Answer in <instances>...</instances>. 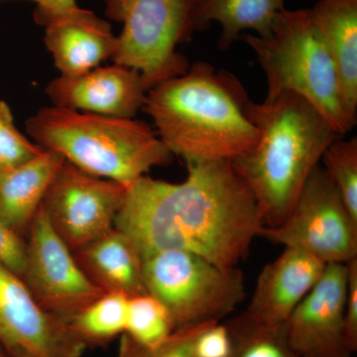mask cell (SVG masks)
<instances>
[{"mask_svg":"<svg viewBox=\"0 0 357 357\" xmlns=\"http://www.w3.org/2000/svg\"><path fill=\"white\" fill-rule=\"evenodd\" d=\"M184 182L141 176L126 188L114 227L141 256L182 250L237 267L263 227L252 192L231 160L188 162Z\"/></svg>","mask_w":357,"mask_h":357,"instance_id":"obj_1","label":"cell"},{"mask_svg":"<svg viewBox=\"0 0 357 357\" xmlns=\"http://www.w3.org/2000/svg\"><path fill=\"white\" fill-rule=\"evenodd\" d=\"M249 102L234 74L198 62L150 89L143 109L171 153L188 163L234 160L250 152L260 131L249 119Z\"/></svg>","mask_w":357,"mask_h":357,"instance_id":"obj_2","label":"cell"},{"mask_svg":"<svg viewBox=\"0 0 357 357\" xmlns=\"http://www.w3.org/2000/svg\"><path fill=\"white\" fill-rule=\"evenodd\" d=\"M248 112L259 139L248 154L231 160L232 165L252 192L263 227H278L326 150L342 136L297 93L262 103L250 100Z\"/></svg>","mask_w":357,"mask_h":357,"instance_id":"obj_3","label":"cell"},{"mask_svg":"<svg viewBox=\"0 0 357 357\" xmlns=\"http://www.w3.org/2000/svg\"><path fill=\"white\" fill-rule=\"evenodd\" d=\"M42 149L60 154L79 170L128 187L174 155L149 124L64 107H43L25 122Z\"/></svg>","mask_w":357,"mask_h":357,"instance_id":"obj_4","label":"cell"},{"mask_svg":"<svg viewBox=\"0 0 357 357\" xmlns=\"http://www.w3.org/2000/svg\"><path fill=\"white\" fill-rule=\"evenodd\" d=\"M241 39L255 52L266 77L264 102L284 93H297L342 137L354 128L345 114L337 70L311 9H282L275 16L270 37L244 33Z\"/></svg>","mask_w":357,"mask_h":357,"instance_id":"obj_5","label":"cell"},{"mask_svg":"<svg viewBox=\"0 0 357 357\" xmlns=\"http://www.w3.org/2000/svg\"><path fill=\"white\" fill-rule=\"evenodd\" d=\"M202 0H105V13L123 25L116 36L114 64L137 70L151 89L182 76L189 60L176 51L199 31Z\"/></svg>","mask_w":357,"mask_h":357,"instance_id":"obj_6","label":"cell"},{"mask_svg":"<svg viewBox=\"0 0 357 357\" xmlns=\"http://www.w3.org/2000/svg\"><path fill=\"white\" fill-rule=\"evenodd\" d=\"M146 293L168 312L175 328L220 321L246 296L243 272L225 269L202 256L164 250L143 257Z\"/></svg>","mask_w":357,"mask_h":357,"instance_id":"obj_7","label":"cell"},{"mask_svg":"<svg viewBox=\"0 0 357 357\" xmlns=\"http://www.w3.org/2000/svg\"><path fill=\"white\" fill-rule=\"evenodd\" d=\"M258 236L300 249L326 264H345L357 257V220L321 164L307 178L286 220L278 227H262Z\"/></svg>","mask_w":357,"mask_h":357,"instance_id":"obj_8","label":"cell"},{"mask_svg":"<svg viewBox=\"0 0 357 357\" xmlns=\"http://www.w3.org/2000/svg\"><path fill=\"white\" fill-rule=\"evenodd\" d=\"M126 185L63 162L52 178L42 208L56 234L74 252L114 229Z\"/></svg>","mask_w":357,"mask_h":357,"instance_id":"obj_9","label":"cell"},{"mask_svg":"<svg viewBox=\"0 0 357 357\" xmlns=\"http://www.w3.org/2000/svg\"><path fill=\"white\" fill-rule=\"evenodd\" d=\"M21 279L45 311L69 321L103 295L40 208L25 237Z\"/></svg>","mask_w":357,"mask_h":357,"instance_id":"obj_10","label":"cell"},{"mask_svg":"<svg viewBox=\"0 0 357 357\" xmlns=\"http://www.w3.org/2000/svg\"><path fill=\"white\" fill-rule=\"evenodd\" d=\"M0 344L10 357H81L69 321L45 311L20 276L0 263Z\"/></svg>","mask_w":357,"mask_h":357,"instance_id":"obj_11","label":"cell"},{"mask_svg":"<svg viewBox=\"0 0 357 357\" xmlns=\"http://www.w3.org/2000/svg\"><path fill=\"white\" fill-rule=\"evenodd\" d=\"M347 269L326 264L318 283L294 310L286 335L300 357H354L344 328Z\"/></svg>","mask_w":357,"mask_h":357,"instance_id":"obj_12","label":"cell"},{"mask_svg":"<svg viewBox=\"0 0 357 357\" xmlns=\"http://www.w3.org/2000/svg\"><path fill=\"white\" fill-rule=\"evenodd\" d=\"M149 86L137 70L114 64L79 76H59L45 93L55 107L119 119H134Z\"/></svg>","mask_w":357,"mask_h":357,"instance_id":"obj_13","label":"cell"},{"mask_svg":"<svg viewBox=\"0 0 357 357\" xmlns=\"http://www.w3.org/2000/svg\"><path fill=\"white\" fill-rule=\"evenodd\" d=\"M34 20L45 29L44 43L61 76H79L114 56L112 25L79 6L67 10L35 8Z\"/></svg>","mask_w":357,"mask_h":357,"instance_id":"obj_14","label":"cell"},{"mask_svg":"<svg viewBox=\"0 0 357 357\" xmlns=\"http://www.w3.org/2000/svg\"><path fill=\"white\" fill-rule=\"evenodd\" d=\"M326 264L300 249L285 248L258 276L244 314L261 325L284 326L294 310L314 287Z\"/></svg>","mask_w":357,"mask_h":357,"instance_id":"obj_15","label":"cell"},{"mask_svg":"<svg viewBox=\"0 0 357 357\" xmlns=\"http://www.w3.org/2000/svg\"><path fill=\"white\" fill-rule=\"evenodd\" d=\"M73 253L86 276L103 293L128 298L147 294L142 256L132 241L115 227Z\"/></svg>","mask_w":357,"mask_h":357,"instance_id":"obj_16","label":"cell"},{"mask_svg":"<svg viewBox=\"0 0 357 357\" xmlns=\"http://www.w3.org/2000/svg\"><path fill=\"white\" fill-rule=\"evenodd\" d=\"M337 70L345 114L357 122V0H319L311 9Z\"/></svg>","mask_w":357,"mask_h":357,"instance_id":"obj_17","label":"cell"},{"mask_svg":"<svg viewBox=\"0 0 357 357\" xmlns=\"http://www.w3.org/2000/svg\"><path fill=\"white\" fill-rule=\"evenodd\" d=\"M64 160L60 154L43 149L22 165L0 171V218L24 241Z\"/></svg>","mask_w":357,"mask_h":357,"instance_id":"obj_18","label":"cell"},{"mask_svg":"<svg viewBox=\"0 0 357 357\" xmlns=\"http://www.w3.org/2000/svg\"><path fill=\"white\" fill-rule=\"evenodd\" d=\"M285 0H202L198 13L199 31L208 29L213 21L222 25L218 48L227 50L245 30H253L260 38L271 35L276 14Z\"/></svg>","mask_w":357,"mask_h":357,"instance_id":"obj_19","label":"cell"},{"mask_svg":"<svg viewBox=\"0 0 357 357\" xmlns=\"http://www.w3.org/2000/svg\"><path fill=\"white\" fill-rule=\"evenodd\" d=\"M128 300L121 294L105 293L68 321L86 347L107 344L126 333Z\"/></svg>","mask_w":357,"mask_h":357,"instance_id":"obj_20","label":"cell"},{"mask_svg":"<svg viewBox=\"0 0 357 357\" xmlns=\"http://www.w3.org/2000/svg\"><path fill=\"white\" fill-rule=\"evenodd\" d=\"M225 325L231 337L230 357H300L289 344L285 325H261L244 312Z\"/></svg>","mask_w":357,"mask_h":357,"instance_id":"obj_21","label":"cell"},{"mask_svg":"<svg viewBox=\"0 0 357 357\" xmlns=\"http://www.w3.org/2000/svg\"><path fill=\"white\" fill-rule=\"evenodd\" d=\"M165 307L149 294L129 298L126 333L136 342L156 347L175 331Z\"/></svg>","mask_w":357,"mask_h":357,"instance_id":"obj_22","label":"cell"},{"mask_svg":"<svg viewBox=\"0 0 357 357\" xmlns=\"http://www.w3.org/2000/svg\"><path fill=\"white\" fill-rule=\"evenodd\" d=\"M321 161L337 188L347 210L357 220V138L335 140L326 150Z\"/></svg>","mask_w":357,"mask_h":357,"instance_id":"obj_23","label":"cell"},{"mask_svg":"<svg viewBox=\"0 0 357 357\" xmlns=\"http://www.w3.org/2000/svg\"><path fill=\"white\" fill-rule=\"evenodd\" d=\"M213 321L176 328L165 342L156 347L136 342L126 333L121 335L117 357H192V349L199 333Z\"/></svg>","mask_w":357,"mask_h":357,"instance_id":"obj_24","label":"cell"},{"mask_svg":"<svg viewBox=\"0 0 357 357\" xmlns=\"http://www.w3.org/2000/svg\"><path fill=\"white\" fill-rule=\"evenodd\" d=\"M42 151L39 145L16 128L10 107L0 100V171L22 165Z\"/></svg>","mask_w":357,"mask_h":357,"instance_id":"obj_25","label":"cell"},{"mask_svg":"<svg viewBox=\"0 0 357 357\" xmlns=\"http://www.w3.org/2000/svg\"><path fill=\"white\" fill-rule=\"evenodd\" d=\"M231 349L229 328L225 324L213 321L196 338L192 357H230Z\"/></svg>","mask_w":357,"mask_h":357,"instance_id":"obj_26","label":"cell"},{"mask_svg":"<svg viewBox=\"0 0 357 357\" xmlns=\"http://www.w3.org/2000/svg\"><path fill=\"white\" fill-rule=\"evenodd\" d=\"M25 262V241L0 218V263L21 278Z\"/></svg>","mask_w":357,"mask_h":357,"instance_id":"obj_27","label":"cell"},{"mask_svg":"<svg viewBox=\"0 0 357 357\" xmlns=\"http://www.w3.org/2000/svg\"><path fill=\"white\" fill-rule=\"evenodd\" d=\"M347 269V296L344 304V328L347 344L357 351V257L345 263Z\"/></svg>","mask_w":357,"mask_h":357,"instance_id":"obj_28","label":"cell"},{"mask_svg":"<svg viewBox=\"0 0 357 357\" xmlns=\"http://www.w3.org/2000/svg\"><path fill=\"white\" fill-rule=\"evenodd\" d=\"M6 0H0V2ZM37 4V8L44 10L59 11L67 10L77 6L76 0H30Z\"/></svg>","mask_w":357,"mask_h":357,"instance_id":"obj_29","label":"cell"},{"mask_svg":"<svg viewBox=\"0 0 357 357\" xmlns=\"http://www.w3.org/2000/svg\"><path fill=\"white\" fill-rule=\"evenodd\" d=\"M0 357H10V356L8 354V352L4 349V347H2L1 344H0Z\"/></svg>","mask_w":357,"mask_h":357,"instance_id":"obj_30","label":"cell"}]
</instances>
